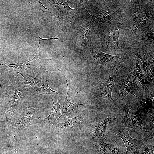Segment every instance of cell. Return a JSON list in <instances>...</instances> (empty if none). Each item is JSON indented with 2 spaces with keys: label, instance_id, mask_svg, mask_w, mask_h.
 <instances>
[{
  "label": "cell",
  "instance_id": "obj_13",
  "mask_svg": "<svg viewBox=\"0 0 154 154\" xmlns=\"http://www.w3.org/2000/svg\"><path fill=\"white\" fill-rule=\"evenodd\" d=\"M115 74L109 76L102 80L98 87L99 94L102 98L110 102L114 101L111 96V93L114 86V78Z\"/></svg>",
  "mask_w": 154,
  "mask_h": 154
},
{
  "label": "cell",
  "instance_id": "obj_11",
  "mask_svg": "<svg viewBox=\"0 0 154 154\" xmlns=\"http://www.w3.org/2000/svg\"><path fill=\"white\" fill-rule=\"evenodd\" d=\"M117 119L116 115L111 114L105 117L99 122L91 131L92 141L97 137H104L108 125L114 123Z\"/></svg>",
  "mask_w": 154,
  "mask_h": 154
},
{
  "label": "cell",
  "instance_id": "obj_23",
  "mask_svg": "<svg viewBox=\"0 0 154 154\" xmlns=\"http://www.w3.org/2000/svg\"><path fill=\"white\" fill-rule=\"evenodd\" d=\"M58 38H42L39 36L37 37V40L38 41L40 40L41 41H42L43 40H52V39H58Z\"/></svg>",
  "mask_w": 154,
  "mask_h": 154
},
{
  "label": "cell",
  "instance_id": "obj_6",
  "mask_svg": "<svg viewBox=\"0 0 154 154\" xmlns=\"http://www.w3.org/2000/svg\"><path fill=\"white\" fill-rule=\"evenodd\" d=\"M92 56L96 65L101 64L115 69L119 67L123 58V57L108 54L98 50H95Z\"/></svg>",
  "mask_w": 154,
  "mask_h": 154
},
{
  "label": "cell",
  "instance_id": "obj_24",
  "mask_svg": "<svg viewBox=\"0 0 154 154\" xmlns=\"http://www.w3.org/2000/svg\"><path fill=\"white\" fill-rule=\"evenodd\" d=\"M40 4V8L39 9V10H42L44 12V10H45L46 9L50 11V10L48 9L45 8L43 5V4L41 3L40 0H39V1H38Z\"/></svg>",
  "mask_w": 154,
  "mask_h": 154
},
{
  "label": "cell",
  "instance_id": "obj_5",
  "mask_svg": "<svg viewBox=\"0 0 154 154\" xmlns=\"http://www.w3.org/2000/svg\"><path fill=\"white\" fill-rule=\"evenodd\" d=\"M15 72L21 74L23 78L26 85H29L33 87L47 72L45 68L40 65L34 68L18 70Z\"/></svg>",
  "mask_w": 154,
  "mask_h": 154
},
{
  "label": "cell",
  "instance_id": "obj_2",
  "mask_svg": "<svg viewBox=\"0 0 154 154\" xmlns=\"http://www.w3.org/2000/svg\"><path fill=\"white\" fill-rule=\"evenodd\" d=\"M129 131L128 128L116 126L114 128V131L122 139L126 147L125 154H139L140 149L143 143L153 137L147 136L141 140H138L131 137L129 134Z\"/></svg>",
  "mask_w": 154,
  "mask_h": 154
},
{
  "label": "cell",
  "instance_id": "obj_20",
  "mask_svg": "<svg viewBox=\"0 0 154 154\" xmlns=\"http://www.w3.org/2000/svg\"><path fill=\"white\" fill-rule=\"evenodd\" d=\"M84 117L82 113L72 118L68 119L66 121L60 123L61 128L72 127L79 125L81 121Z\"/></svg>",
  "mask_w": 154,
  "mask_h": 154
},
{
  "label": "cell",
  "instance_id": "obj_19",
  "mask_svg": "<svg viewBox=\"0 0 154 154\" xmlns=\"http://www.w3.org/2000/svg\"><path fill=\"white\" fill-rule=\"evenodd\" d=\"M151 18L148 13H139L136 14L133 18L131 29L135 32L143 27L146 22Z\"/></svg>",
  "mask_w": 154,
  "mask_h": 154
},
{
  "label": "cell",
  "instance_id": "obj_12",
  "mask_svg": "<svg viewBox=\"0 0 154 154\" xmlns=\"http://www.w3.org/2000/svg\"><path fill=\"white\" fill-rule=\"evenodd\" d=\"M134 54L141 61L144 70L148 81L154 82V61L153 57L143 52H135Z\"/></svg>",
  "mask_w": 154,
  "mask_h": 154
},
{
  "label": "cell",
  "instance_id": "obj_21",
  "mask_svg": "<svg viewBox=\"0 0 154 154\" xmlns=\"http://www.w3.org/2000/svg\"><path fill=\"white\" fill-rule=\"evenodd\" d=\"M153 138L148 140L142 145L139 154H154V140Z\"/></svg>",
  "mask_w": 154,
  "mask_h": 154
},
{
  "label": "cell",
  "instance_id": "obj_7",
  "mask_svg": "<svg viewBox=\"0 0 154 154\" xmlns=\"http://www.w3.org/2000/svg\"><path fill=\"white\" fill-rule=\"evenodd\" d=\"M119 87V99L120 102H121L126 96L132 91L137 90L141 92L135 77L131 73L121 80Z\"/></svg>",
  "mask_w": 154,
  "mask_h": 154
},
{
  "label": "cell",
  "instance_id": "obj_3",
  "mask_svg": "<svg viewBox=\"0 0 154 154\" xmlns=\"http://www.w3.org/2000/svg\"><path fill=\"white\" fill-rule=\"evenodd\" d=\"M34 98L32 97V100L26 101L23 106L22 110L19 112L16 121L15 127L18 132L27 127H30V122L33 114L37 111L33 103Z\"/></svg>",
  "mask_w": 154,
  "mask_h": 154
},
{
  "label": "cell",
  "instance_id": "obj_22",
  "mask_svg": "<svg viewBox=\"0 0 154 154\" xmlns=\"http://www.w3.org/2000/svg\"><path fill=\"white\" fill-rule=\"evenodd\" d=\"M84 35L82 33V42L83 46H86L90 41V33L89 30L87 28L84 29Z\"/></svg>",
  "mask_w": 154,
  "mask_h": 154
},
{
  "label": "cell",
  "instance_id": "obj_16",
  "mask_svg": "<svg viewBox=\"0 0 154 154\" xmlns=\"http://www.w3.org/2000/svg\"><path fill=\"white\" fill-rule=\"evenodd\" d=\"M130 73L133 76L135 80L139 82L143 90L149 94V90L145 85V77L137 58H136L133 62L131 66Z\"/></svg>",
  "mask_w": 154,
  "mask_h": 154
},
{
  "label": "cell",
  "instance_id": "obj_14",
  "mask_svg": "<svg viewBox=\"0 0 154 154\" xmlns=\"http://www.w3.org/2000/svg\"><path fill=\"white\" fill-rule=\"evenodd\" d=\"M123 23H120L118 24L106 34V45L109 51H114L119 48L118 45L119 33Z\"/></svg>",
  "mask_w": 154,
  "mask_h": 154
},
{
  "label": "cell",
  "instance_id": "obj_4",
  "mask_svg": "<svg viewBox=\"0 0 154 154\" xmlns=\"http://www.w3.org/2000/svg\"><path fill=\"white\" fill-rule=\"evenodd\" d=\"M131 104H128L126 105L124 117L117 126L120 127L132 128L137 133L143 131L149 132L148 128L142 126L143 121L139 116L129 114V111Z\"/></svg>",
  "mask_w": 154,
  "mask_h": 154
},
{
  "label": "cell",
  "instance_id": "obj_15",
  "mask_svg": "<svg viewBox=\"0 0 154 154\" xmlns=\"http://www.w3.org/2000/svg\"><path fill=\"white\" fill-rule=\"evenodd\" d=\"M66 79L68 90L66 96L64 99V101L63 104L62 110V114L61 115V117H63L68 116L72 112L78 111L80 108L88 103V101H87L83 104H79L72 103L69 100L68 98L69 88L67 78H66Z\"/></svg>",
  "mask_w": 154,
  "mask_h": 154
},
{
  "label": "cell",
  "instance_id": "obj_9",
  "mask_svg": "<svg viewBox=\"0 0 154 154\" xmlns=\"http://www.w3.org/2000/svg\"><path fill=\"white\" fill-rule=\"evenodd\" d=\"M28 90L29 94H31L32 96L37 98L41 95L48 94L59 95L61 94L51 89L46 76L42 77L33 87H31Z\"/></svg>",
  "mask_w": 154,
  "mask_h": 154
},
{
  "label": "cell",
  "instance_id": "obj_10",
  "mask_svg": "<svg viewBox=\"0 0 154 154\" xmlns=\"http://www.w3.org/2000/svg\"><path fill=\"white\" fill-rule=\"evenodd\" d=\"M133 94L141 100L139 103L135 105V108L137 116L144 119L148 114L154 111V95L143 99Z\"/></svg>",
  "mask_w": 154,
  "mask_h": 154
},
{
  "label": "cell",
  "instance_id": "obj_8",
  "mask_svg": "<svg viewBox=\"0 0 154 154\" xmlns=\"http://www.w3.org/2000/svg\"><path fill=\"white\" fill-rule=\"evenodd\" d=\"M102 139L95 143L94 145L100 154H124L121 148L116 143L102 137Z\"/></svg>",
  "mask_w": 154,
  "mask_h": 154
},
{
  "label": "cell",
  "instance_id": "obj_18",
  "mask_svg": "<svg viewBox=\"0 0 154 154\" xmlns=\"http://www.w3.org/2000/svg\"><path fill=\"white\" fill-rule=\"evenodd\" d=\"M53 103V106L50 114L42 120L45 124H53L57 125L59 119L61 118V108L60 101L58 99L57 102L55 103L52 98Z\"/></svg>",
  "mask_w": 154,
  "mask_h": 154
},
{
  "label": "cell",
  "instance_id": "obj_1",
  "mask_svg": "<svg viewBox=\"0 0 154 154\" xmlns=\"http://www.w3.org/2000/svg\"><path fill=\"white\" fill-rule=\"evenodd\" d=\"M8 71L11 72V77L9 84L6 87L4 96L6 110L11 120L14 112L17 110L19 100L22 96L28 95L29 92L22 78L13 71Z\"/></svg>",
  "mask_w": 154,
  "mask_h": 154
},
{
  "label": "cell",
  "instance_id": "obj_17",
  "mask_svg": "<svg viewBox=\"0 0 154 154\" xmlns=\"http://www.w3.org/2000/svg\"><path fill=\"white\" fill-rule=\"evenodd\" d=\"M38 56V52H37L35 56L29 61L23 62H19L13 64L0 61V65L8 68L11 67L14 69H17L18 70L34 68L39 66L37 62V61L39 60Z\"/></svg>",
  "mask_w": 154,
  "mask_h": 154
}]
</instances>
